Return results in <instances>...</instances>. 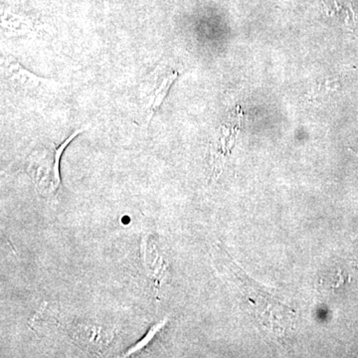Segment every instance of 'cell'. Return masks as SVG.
<instances>
[{"label":"cell","mask_w":358,"mask_h":358,"mask_svg":"<svg viewBox=\"0 0 358 358\" xmlns=\"http://www.w3.org/2000/svg\"><path fill=\"white\" fill-rule=\"evenodd\" d=\"M176 74H171L169 76L162 80L159 84L152 83L150 86V91L145 94V110L150 117L154 115L155 110L159 109L160 103L164 101V96L166 95L167 91H169V86L174 79H176Z\"/></svg>","instance_id":"obj_1"}]
</instances>
